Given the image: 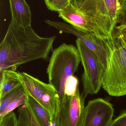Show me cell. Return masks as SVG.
I'll list each match as a JSON object with an SVG mask.
<instances>
[{"instance_id": "cell-20", "label": "cell", "mask_w": 126, "mask_h": 126, "mask_svg": "<svg viewBox=\"0 0 126 126\" xmlns=\"http://www.w3.org/2000/svg\"><path fill=\"white\" fill-rule=\"evenodd\" d=\"M126 32V23L115 27L113 30L112 35L114 37H117L123 32Z\"/></svg>"}, {"instance_id": "cell-11", "label": "cell", "mask_w": 126, "mask_h": 126, "mask_svg": "<svg viewBox=\"0 0 126 126\" xmlns=\"http://www.w3.org/2000/svg\"><path fill=\"white\" fill-rule=\"evenodd\" d=\"M12 20L24 27L31 26L32 14L25 0H9Z\"/></svg>"}, {"instance_id": "cell-14", "label": "cell", "mask_w": 126, "mask_h": 126, "mask_svg": "<svg viewBox=\"0 0 126 126\" xmlns=\"http://www.w3.org/2000/svg\"><path fill=\"white\" fill-rule=\"evenodd\" d=\"M27 98L31 108L42 126H54L53 118L49 112L27 94Z\"/></svg>"}, {"instance_id": "cell-18", "label": "cell", "mask_w": 126, "mask_h": 126, "mask_svg": "<svg viewBox=\"0 0 126 126\" xmlns=\"http://www.w3.org/2000/svg\"><path fill=\"white\" fill-rule=\"evenodd\" d=\"M18 118L13 111L0 118V126H17Z\"/></svg>"}, {"instance_id": "cell-23", "label": "cell", "mask_w": 126, "mask_h": 126, "mask_svg": "<svg viewBox=\"0 0 126 126\" xmlns=\"http://www.w3.org/2000/svg\"><path fill=\"white\" fill-rule=\"evenodd\" d=\"M84 0H71L70 3L75 8H78Z\"/></svg>"}, {"instance_id": "cell-7", "label": "cell", "mask_w": 126, "mask_h": 126, "mask_svg": "<svg viewBox=\"0 0 126 126\" xmlns=\"http://www.w3.org/2000/svg\"><path fill=\"white\" fill-rule=\"evenodd\" d=\"M45 22L61 33L72 34L76 36L97 56L104 71L107 66L109 49L106 38L102 39L89 32H83L64 22L46 20Z\"/></svg>"}, {"instance_id": "cell-10", "label": "cell", "mask_w": 126, "mask_h": 126, "mask_svg": "<svg viewBox=\"0 0 126 126\" xmlns=\"http://www.w3.org/2000/svg\"><path fill=\"white\" fill-rule=\"evenodd\" d=\"M59 16L65 22L77 29L89 32L102 39L108 37L88 16L78 11L70 3L58 12Z\"/></svg>"}, {"instance_id": "cell-15", "label": "cell", "mask_w": 126, "mask_h": 126, "mask_svg": "<svg viewBox=\"0 0 126 126\" xmlns=\"http://www.w3.org/2000/svg\"><path fill=\"white\" fill-rule=\"evenodd\" d=\"M27 94L23 84L0 99V114L3 112L9 104L21 96Z\"/></svg>"}, {"instance_id": "cell-1", "label": "cell", "mask_w": 126, "mask_h": 126, "mask_svg": "<svg viewBox=\"0 0 126 126\" xmlns=\"http://www.w3.org/2000/svg\"><path fill=\"white\" fill-rule=\"evenodd\" d=\"M56 36L38 35L30 26L24 27L11 20L0 44V72L16 71L20 65L37 60H48Z\"/></svg>"}, {"instance_id": "cell-12", "label": "cell", "mask_w": 126, "mask_h": 126, "mask_svg": "<svg viewBox=\"0 0 126 126\" xmlns=\"http://www.w3.org/2000/svg\"><path fill=\"white\" fill-rule=\"evenodd\" d=\"M0 84V99L22 84L21 72L11 69H7L1 72Z\"/></svg>"}, {"instance_id": "cell-4", "label": "cell", "mask_w": 126, "mask_h": 126, "mask_svg": "<svg viewBox=\"0 0 126 126\" xmlns=\"http://www.w3.org/2000/svg\"><path fill=\"white\" fill-rule=\"evenodd\" d=\"M81 63L84 68L81 80L83 93L86 98L88 95L97 94L102 87L104 70L97 56L78 38L76 40Z\"/></svg>"}, {"instance_id": "cell-6", "label": "cell", "mask_w": 126, "mask_h": 126, "mask_svg": "<svg viewBox=\"0 0 126 126\" xmlns=\"http://www.w3.org/2000/svg\"><path fill=\"white\" fill-rule=\"evenodd\" d=\"M79 87L73 96L66 95L53 119L54 126H83L85 114V99Z\"/></svg>"}, {"instance_id": "cell-3", "label": "cell", "mask_w": 126, "mask_h": 126, "mask_svg": "<svg viewBox=\"0 0 126 126\" xmlns=\"http://www.w3.org/2000/svg\"><path fill=\"white\" fill-rule=\"evenodd\" d=\"M109 49L107 66L102 87L109 95H126V47L121 38L112 35L106 38Z\"/></svg>"}, {"instance_id": "cell-17", "label": "cell", "mask_w": 126, "mask_h": 126, "mask_svg": "<svg viewBox=\"0 0 126 126\" xmlns=\"http://www.w3.org/2000/svg\"><path fill=\"white\" fill-rule=\"evenodd\" d=\"M27 97V94L18 98L9 104L3 112L0 114V118L13 111L15 109L24 105L26 101Z\"/></svg>"}, {"instance_id": "cell-19", "label": "cell", "mask_w": 126, "mask_h": 126, "mask_svg": "<svg viewBox=\"0 0 126 126\" xmlns=\"http://www.w3.org/2000/svg\"><path fill=\"white\" fill-rule=\"evenodd\" d=\"M109 126H126V111L121 112L120 115L112 121Z\"/></svg>"}, {"instance_id": "cell-2", "label": "cell", "mask_w": 126, "mask_h": 126, "mask_svg": "<svg viewBox=\"0 0 126 126\" xmlns=\"http://www.w3.org/2000/svg\"><path fill=\"white\" fill-rule=\"evenodd\" d=\"M81 63L77 46L63 43L52 52L47 69L49 83L58 92L60 100L65 97V85L67 79L78 71Z\"/></svg>"}, {"instance_id": "cell-9", "label": "cell", "mask_w": 126, "mask_h": 126, "mask_svg": "<svg viewBox=\"0 0 126 126\" xmlns=\"http://www.w3.org/2000/svg\"><path fill=\"white\" fill-rule=\"evenodd\" d=\"M114 109L109 102L101 98L90 101L85 107L83 126H109Z\"/></svg>"}, {"instance_id": "cell-5", "label": "cell", "mask_w": 126, "mask_h": 126, "mask_svg": "<svg viewBox=\"0 0 126 126\" xmlns=\"http://www.w3.org/2000/svg\"><path fill=\"white\" fill-rule=\"evenodd\" d=\"M27 93L45 108L53 119L60 109L61 102L56 89L27 73L21 72Z\"/></svg>"}, {"instance_id": "cell-16", "label": "cell", "mask_w": 126, "mask_h": 126, "mask_svg": "<svg viewBox=\"0 0 126 126\" xmlns=\"http://www.w3.org/2000/svg\"><path fill=\"white\" fill-rule=\"evenodd\" d=\"M79 85V81L77 77L74 75L70 76L67 80L65 85V95L72 96L76 93Z\"/></svg>"}, {"instance_id": "cell-8", "label": "cell", "mask_w": 126, "mask_h": 126, "mask_svg": "<svg viewBox=\"0 0 126 126\" xmlns=\"http://www.w3.org/2000/svg\"><path fill=\"white\" fill-rule=\"evenodd\" d=\"M77 9L89 17L107 37L112 35L115 27L104 0H84Z\"/></svg>"}, {"instance_id": "cell-22", "label": "cell", "mask_w": 126, "mask_h": 126, "mask_svg": "<svg viewBox=\"0 0 126 126\" xmlns=\"http://www.w3.org/2000/svg\"><path fill=\"white\" fill-rule=\"evenodd\" d=\"M120 9L121 23L126 9V0H118Z\"/></svg>"}, {"instance_id": "cell-25", "label": "cell", "mask_w": 126, "mask_h": 126, "mask_svg": "<svg viewBox=\"0 0 126 126\" xmlns=\"http://www.w3.org/2000/svg\"><path fill=\"white\" fill-rule=\"evenodd\" d=\"M126 23V11H125V14H124V16L123 17V18H122V21H121V24H124Z\"/></svg>"}, {"instance_id": "cell-13", "label": "cell", "mask_w": 126, "mask_h": 126, "mask_svg": "<svg viewBox=\"0 0 126 126\" xmlns=\"http://www.w3.org/2000/svg\"><path fill=\"white\" fill-rule=\"evenodd\" d=\"M17 126H42L31 108L27 97L24 105L18 107Z\"/></svg>"}, {"instance_id": "cell-21", "label": "cell", "mask_w": 126, "mask_h": 126, "mask_svg": "<svg viewBox=\"0 0 126 126\" xmlns=\"http://www.w3.org/2000/svg\"><path fill=\"white\" fill-rule=\"evenodd\" d=\"M71 0H58L55 8V12H58L70 3Z\"/></svg>"}, {"instance_id": "cell-24", "label": "cell", "mask_w": 126, "mask_h": 126, "mask_svg": "<svg viewBox=\"0 0 126 126\" xmlns=\"http://www.w3.org/2000/svg\"><path fill=\"white\" fill-rule=\"evenodd\" d=\"M119 37L121 38L126 47V32L121 33L117 37Z\"/></svg>"}]
</instances>
